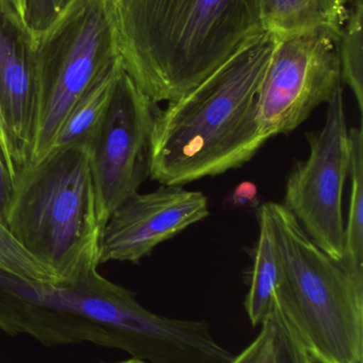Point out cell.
<instances>
[{
  "instance_id": "6da1fadb",
  "label": "cell",
  "mask_w": 363,
  "mask_h": 363,
  "mask_svg": "<svg viewBox=\"0 0 363 363\" xmlns=\"http://www.w3.org/2000/svg\"><path fill=\"white\" fill-rule=\"evenodd\" d=\"M276 44L266 32L251 38L197 86L157 110L147 151L153 181L183 187L257 155L269 140L258 123V91Z\"/></svg>"
},
{
  "instance_id": "7a4b0ae2",
  "label": "cell",
  "mask_w": 363,
  "mask_h": 363,
  "mask_svg": "<svg viewBox=\"0 0 363 363\" xmlns=\"http://www.w3.org/2000/svg\"><path fill=\"white\" fill-rule=\"evenodd\" d=\"M126 74L153 104L172 102L264 33L257 0H112Z\"/></svg>"
},
{
  "instance_id": "3957f363",
  "label": "cell",
  "mask_w": 363,
  "mask_h": 363,
  "mask_svg": "<svg viewBox=\"0 0 363 363\" xmlns=\"http://www.w3.org/2000/svg\"><path fill=\"white\" fill-rule=\"evenodd\" d=\"M2 218L23 247L61 281L98 268L102 228L89 144L50 151L21 167Z\"/></svg>"
},
{
  "instance_id": "277c9868",
  "label": "cell",
  "mask_w": 363,
  "mask_h": 363,
  "mask_svg": "<svg viewBox=\"0 0 363 363\" xmlns=\"http://www.w3.org/2000/svg\"><path fill=\"white\" fill-rule=\"evenodd\" d=\"M281 264L275 305L315 363H363V285L322 251L296 218L266 203Z\"/></svg>"
},
{
  "instance_id": "5b68a950",
  "label": "cell",
  "mask_w": 363,
  "mask_h": 363,
  "mask_svg": "<svg viewBox=\"0 0 363 363\" xmlns=\"http://www.w3.org/2000/svg\"><path fill=\"white\" fill-rule=\"evenodd\" d=\"M112 0H70L33 40L34 106L27 164L44 159L77 100L119 59Z\"/></svg>"
},
{
  "instance_id": "8992f818",
  "label": "cell",
  "mask_w": 363,
  "mask_h": 363,
  "mask_svg": "<svg viewBox=\"0 0 363 363\" xmlns=\"http://www.w3.org/2000/svg\"><path fill=\"white\" fill-rule=\"evenodd\" d=\"M327 104L323 128L306 133L309 155L296 162L290 172L283 205L309 238L341 264L345 253L343 190L351 165V140L341 85Z\"/></svg>"
},
{
  "instance_id": "52a82bcc",
  "label": "cell",
  "mask_w": 363,
  "mask_h": 363,
  "mask_svg": "<svg viewBox=\"0 0 363 363\" xmlns=\"http://www.w3.org/2000/svg\"><path fill=\"white\" fill-rule=\"evenodd\" d=\"M14 290L32 305L30 335L46 347L87 342L117 350L126 318L138 301L98 268L55 284L18 279Z\"/></svg>"
},
{
  "instance_id": "ba28073f",
  "label": "cell",
  "mask_w": 363,
  "mask_h": 363,
  "mask_svg": "<svg viewBox=\"0 0 363 363\" xmlns=\"http://www.w3.org/2000/svg\"><path fill=\"white\" fill-rule=\"evenodd\" d=\"M341 85L337 43L325 34L277 40L257 95V118L266 138L298 129Z\"/></svg>"
},
{
  "instance_id": "9c48e42d",
  "label": "cell",
  "mask_w": 363,
  "mask_h": 363,
  "mask_svg": "<svg viewBox=\"0 0 363 363\" xmlns=\"http://www.w3.org/2000/svg\"><path fill=\"white\" fill-rule=\"evenodd\" d=\"M157 108L124 70L104 118L89 143L98 220L138 192L147 174V151Z\"/></svg>"
},
{
  "instance_id": "30bf717a",
  "label": "cell",
  "mask_w": 363,
  "mask_h": 363,
  "mask_svg": "<svg viewBox=\"0 0 363 363\" xmlns=\"http://www.w3.org/2000/svg\"><path fill=\"white\" fill-rule=\"evenodd\" d=\"M209 216L208 199L180 186H163L149 194H136L109 218L99 240V264L136 262L157 245Z\"/></svg>"
},
{
  "instance_id": "8fae6325",
  "label": "cell",
  "mask_w": 363,
  "mask_h": 363,
  "mask_svg": "<svg viewBox=\"0 0 363 363\" xmlns=\"http://www.w3.org/2000/svg\"><path fill=\"white\" fill-rule=\"evenodd\" d=\"M34 106L33 38L0 0V108L21 165L27 164Z\"/></svg>"
},
{
  "instance_id": "7c38bea8",
  "label": "cell",
  "mask_w": 363,
  "mask_h": 363,
  "mask_svg": "<svg viewBox=\"0 0 363 363\" xmlns=\"http://www.w3.org/2000/svg\"><path fill=\"white\" fill-rule=\"evenodd\" d=\"M350 0H257L264 32L277 40L325 34L338 43Z\"/></svg>"
},
{
  "instance_id": "4fadbf2b",
  "label": "cell",
  "mask_w": 363,
  "mask_h": 363,
  "mask_svg": "<svg viewBox=\"0 0 363 363\" xmlns=\"http://www.w3.org/2000/svg\"><path fill=\"white\" fill-rule=\"evenodd\" d=\"M259 235L253 249V266L244 308L253 326H260L272 313L281 281V264L274 228L266 203L258 207Z\"/></svg>"
},
{
  "instance_id": "5bb4252c",
  "label": "cell",
  "mask_w": 363,
  "mask_h": 363,
  "mask_svg": "<svg viewBox=\"0 0 363 363\" xmlns=\"http://www.w3.org/2000/svg\"><path fill=\"white\" fill-rule=\"evenodd\" d=\"M123 72L119 57L96 76L72 106L50 151L89 144L108 110Z\"/></svg>"
},
{
  "instance_id": "9a60e30c",
  "label": "cell",
  "mask_w": 363,
  "mask_h": 363,
  "mask_svg": "<svg viewBox=\"0 0 363 363\" xmlns=\"http://www.w3.org/2000/svg\"><path fill=\"white\" fill-rule=\"evenodd\" d=\"M351 140V194L345 224V253L340 266L363 285V133L362 128L350 129Z\"/></svg>"
},
{
  "instance_id": "2e32d148",
  "label": "cell",
  "mask_w": 363,
  "mask_h": 363,
  "mask_svg": "<svg viewBox=\"0 0 363 363\" xmlns=\"http://www.w3.org/2000/svg\"><path fill=\"white\" fill-rule=\"evenodd\" d=\"M363 2L354 0L349 17L337 43L340 80L353 91L363 112Z\"/></svg>"
},
{
  "instance_id": "e0dca14e",
  "label": "cell",
  "mask_w": 363,
  "mask_h": 363,
  "mask_svg": "<svg viewBox=\"0 0 363 363\" xmlns=\"http://www.w3.org/2000/svg\"><path fill=\"white\" fill-rule=\"evenodd\" d=\"M0 272L36 283H59L55 271L28 251L0 216Z\"/></svg>"
},
{
  "instance_id": "ac0fdd59",
  "label": "cell",
  "mask_w": 363,
  "mask_h": 363,
  "mask_svg": "<svg viewBox=\"0 0 363 363\" xmlns=\"http://www.w3.org/2000/svg\"><path fill=\"white\" fill-rule=\"evenodd\" d=\"M260 328L264 330L266 340L259 363H315L276 305Z\"/></svg>"
},
{
  "instance_id": "d6986e66",
  "label": "cell",
  "mask_w": 363,
  "mask_h": 363,
  "mask_svg": "<svg viewBox=\"0 0 363 363\" xmlns=\"http://www.w3.org/2000/svg\"><path fill=\"white\" fill-rule=\"evenodd\" d=\"M70 2V0H26L25 23L33 40L59 18Z\"/></svg>"
},
{
  "instance_id": "ffe728a7",
  "label": "cell",
  "mask_w": 363,
  "mask_h": 363,
  "mask_svg": "<svg viewBox=\"0 0 363 363\" xmlns=\"http://www.w3.org/2000/svg\"><path fill=\"white\" fill-rule=\"evenodd\" d=\"M0 159H1L4 167L8 170L11 181L14 184L17 174L23 165H21L18 153L11 140L10 134H9L1 108H0Z\"/></svg>"
},
{
  "instance_id": "44dd1931",
  "label": "cell",
  "mask_w": 363,
  "mask_h": 363,
  "mask_svg": "<svg viewBox=\"0 0 363 363\" xmlns=\"http://www.w3.org/2000/svg\"><path fill=\"white\" fill-rule=\"evenodd\" d=\"M228 202L237 207H259L260 201L258 198V189L255 184L245 181L239 184L228 196Z\"/></svg>"
},
{
  "instance_id": "7402d4cb",
  "label": "cell",
  "mask_w": 363,
  "mask_h": 363,
  "mask_svg": "<svg viewBox=\"0 0 363 363\" xmlns=\"http://www.w3.org/2000/svg\"><path fill=\"white\" fill-rule=\"evenodd\" d=\"M264 340L266 335L261 328L256 338L240 354L234 356L232 363H259L264 351Z\"/></svg>"
},
{
  "instance_id": "603a6c76",
  "label": "cell",
  "mask_w": 363,
  "mask_h": 363,
  "mask_svg": "<svg viewBox=\"0 0 363 363\" xmlns=\"http://www.w3.org/2000/svg\"><path fill=\"white\" fill-rule=\"evenodd\" d=\"M13 183L9 176L8 170L4 167L1 159H0V216H4L11 196H12Z\"/></svg>"
},
{
  "instance_id": "cb8c5ba5",
  "label": "cell",
  "mask_w": 363,
  "mask_h": 363,
  "mask_svg": "<svg viewBox=\"0 0 363 363\" xmlns=\"http://www.w3.org/2000/svg\"><path fill=\"white\" fill-rule=\"evenodd\" d=\"M14 12L18 15L19 18L25 23L26 0H6Z\"/></svg>"
},
{
  "instance_id": "d4e9b609",
  "label": "cell",
  "mask_w": 363,
  "mask_h": 363,
  "mask_svg": "<svg viewBox=\"0 0 363 363\" xmlns=\"http://www.w3.org/2000/svg\"><path fill=\"white\" fill-rule=\"evenodd\" d=\"M113 363H146V362H141V360L132 359V358H130V359L124 360V362H113Z\"/></svg>"
},
{
  "instance_id": "484cf974",
  "label": "cell",
  "mask_w": 363,
  "mask_h": 363,
  "mask_svg": "<svg viewBox=\"0 0 363 363\" xmlns=\"http://www.w3.org/2000/svg\"><path fill=\"white\" fill-rule=\"evenodd\" d=\"M350 1H354V0H350Z\"/></svg>"
}]
</instances>
